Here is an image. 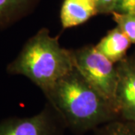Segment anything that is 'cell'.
I'll return each mask as SVG.
<instances>
[{
  "mask_svg": "<svg viewBox=\"0 0 135 135\" xmlns=\"http://www.w3.org/2000/svg\"><path fill=\"white\" fill-rule=\"evenodd\" d=\"M66 128L77 134L120 119L113 105L74 68L44 93Z\"/></svg>",
  "mask_w": 135,
  "mask_h": 135,
  "instance_id": "cell-1",
  "label": "cell"
},
{
  "mask_svg": "<svg viewBox=\"0 0 135 135\" xmlns=\"http://www.w3.org/2000/svg\"><path fill=\"white\" fill-rule=\"evenodd\" d=\"M6 69L9 74L27 77L44 94L74 69L73 50L62 47L58 37L42 28L25 43Z\"/></svg>",
  "mask_w": 135,
  "mask_h": 135,
  "instance_id": "cell-2",
  "label": "cell"
},
{
  "mask_svg": "<svg viewBox=\"0 0 135 135\" xmlns=\"http://www.w3.org/2000/svg\"><path fill=\"white\" fill-rule=\"evenodd\" d=\"M73 55L74 68L77 71L116 109V64L108 59L95 47V45L92 44L73 50Z\"/></svg>",
  "mask_w": 135,
  "mask_h": 135,
  "instance_id": "cell-3",
  "label": "cell"
},
{
  "mask_svg": "<svg viewBox=\"0 0 135 135\" xmlns=\"http://www.w3.org/2000/svg\"><path fill=\"white\" fill-rule=\"evenodd\" d=\"M62 118L50 104L28 117H10L0 122V135H64Z\"/></svg>",
  "mask_w": 135,
  "mask_h": 135,
  "instance_id": "cell-4",
  "label": "cell"
},
{
  "mask_svg": "<svg viewBox=\"0 0 135 135\" xmlns=\"http://www.w3.org/2000/svg\"><path fill=\"white\" fill-rule=\"evenodd\" d=\"M116 110L120 119L135 123V59L126 57L116 63Z\"/></svg>",
  "mask_w": 135,
  "mask_h": 135,
  "instance_id": "cell-5",
  "label": "cell"
},
{
  "mask_svg": "<svg viewBox=\"0 0 135 135\" xmlns=\"http://www.w3.org/2000/svg\"><path fill=\"white\" fill-rule=\"evenodd\" d=\"M96 0H63L60 20L63 29L84 23L98 15Z\"/></svg>",
  "mask_w": 135,
  "mask_h": 135,
  "instance_id": "cell-6",
  "label": "cell"
},
{
  "mask_svg": "<svg viewBox=\"0 0 135 135\" xmlns=\"http://www.w3.org/2000/svg\"><path fill=\"white\" fill-rule=\"evenodd\" d=\"M131 41L117 26L110 30L104 37L95 45L103 55L113 63H117L124 58Z\"/></svg>",
  "mask_w": 135,
  "mask_h": 135,
  "instance_id": "cell-7",
  "label": "cell"
},
{
  "mask_svg": "<svg viewBox=\"0 0 135 135\" xmlns=\"http://www.w3.org/2000/svg\"><path fill=\"white\" fill-rule=\"evenodd\" d=\"M35 2V0H0V29L25 16Z\"/></svg>",
  "mask_w": 135,
  "mask_h": 135,
  "instance_id": "cell-8",
  "label": "cell"
},
{
  "mask_svg": "<svg viewBox=\"0 0 135 135\" xmlns=\"http://www.w3.org/2000/svg\"><path fill=\"white\" fill-rule=\"evenodd\" d=\"M94 135H135V123L117 119L95 129Z\"/></svg>",
  "mask_w": 135,
  "mask_h": 135,
  "instance_id": "cell-9",
  "label": "cell"
},
{
  "mask_svg": "<svg viewBox=\"0 0 135 135\" xmlns=\"http://www.w3.org/2000/svg\"><path fill=\"white\" fill-rule=\"evenodd\" d=\"M113 20L116 26L126 34L132 44H135V15L113 12Z\"/></svg>",
  "mask_w": 135,
  "mask_h": 135,
  "instance_id": "cell-10",
  "label": "cell"
},
{
  "mask_svg": "<svg viewBox=\"0 0 135 135\" xmlns=\"http://www.w3.org/2000/svg\"><path fill=\"white\" fill-rule=\"evenodd\" d=\"M113 12L135 15V0H118Z\"/></svg>",
  "mask_w": 135,
  "mask_h": 135,
  "instance_id": "cell-11",
  "label": "cell"
},
{
  "mask_svg": "<svg viewBox=\"0 0 135 135\" xmlns=\"http://www.w3.org/2000/svg\"><path fill=\"white\" fill-rule=\"evenodd\" d=\"M118 0H96L99 14H112L116 8Z\"/></svg>",
  "mask_w": 135,
  "mask_h": 135,
  "instance_id": "cell-12",
  "label": "cell"
}]
</instances>
